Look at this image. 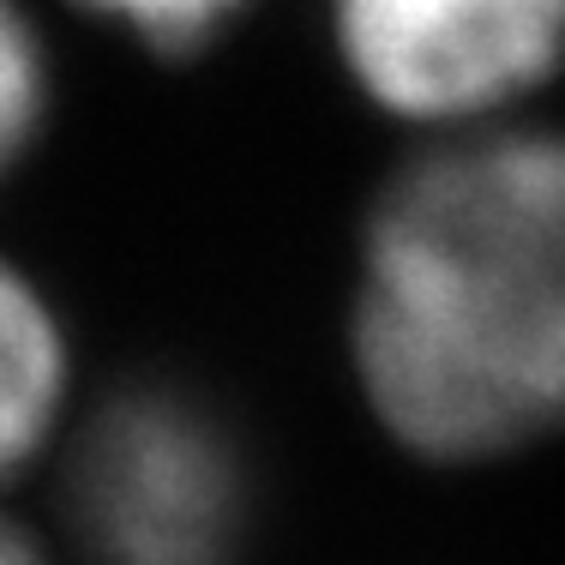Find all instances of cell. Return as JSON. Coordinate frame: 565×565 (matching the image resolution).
I'll use <instances>...</instances> for the list:
<instances>
[{"instance_id": "6da1fadb", "label": "cell", "mask_w": 565, "mask_h": 565, "mask_svg": "<svg viewBox=\"0 0 565 565\" xmlns=\"http://www.w3.org/2000/svg\"><path fill=\"white\" fill-rule=\"evenodd\" d=\"M355 367L373 415L446 463L518 451L565 422L559 132H481L385 186Z\"/></svg>"}, {"instance_id": "7a4b0ae2", "label": "cell", "mask_w": 565, "mask_h": 565, "mask_svg": "<svg viewBox=\"0 0 565 565\" xmlns=\"http://www.w3.org/2000/svg\"><path fill=\"white\" fill-rule=\"evenodd\" d=\"M61 505L90 565H228L253 488L217 403L139 380L78 422Z\"/></svg>"}, {"instance_id": "3957f363", "label": "cell", "mask_w": 565, "mask_h": 565, "mask_svg": "<svg viewBox=\"0 0 565 565\" xmlns=\"http://www.w3.org/2000/svg\"><path fill=\"white\" fill-rule=\"evenodd\" d=\"M338 43L380 109L469 127L565 61V0H331Z\"/></svg>"}, {"instance_id": "277c9868", "label": "cell", "mask_w": 565, "mask_h": 565, "mask_svg": "<svg viewBox=\"0 0 565 565\" xmlns=\"http://www.w3.org/2000/svg\"><path fill=\"white\" fill-rule=\"evenodd\" d=\"M66 409V338L55 307L19 265L0 259V476L55 439Z\"/></svg>"}, {"instance_id": "5b68a950", "label": "cell", "mask_w": 565, "mask_h": 565, "mask_svg": "<svg viewBox=\"0 0 565 565\" xmlns=\"http://www.w3.org/2000/svg\"><path fill=\"white\" fill-rule=\"evenodd\" d=\"M49 115V55L19 0H0V174L19 169Z\"/></svg>"}, {"instance_id": "8992f818", "label": "cell", "mask_w": 565, "mask_h": 565, "mask_svg": "<svg viewBox=\"0 0 565 565\" xmlns=\"http://www.w3.org/2000/svg\"><path fill=\"white\" fill-rule=\"evenodd\" d=\"M78 7L151 49H193L223 31L247 0H78Z\"/></svg>"}, {"instance_id": "52a82bcc", "label": "cell", "mask_w": 565, "mask_h": 565, "mask_svg": "<svg viewBox=\"0 0 565 565\" xmlns=\"http://www.w3.org/2000/svg\"><path fill=\"white\" fill-rule=\"evenodd\" d=\"M36 554V547L31 542H24V535L19 530H12V523L7 518H0V565H19V559H31Z\"/></svg>"}, {"instance_id": "ba28073f", "label": "cell", "mask_w": 565, "mask_h": 565, "mask_svg": "<svg viewBox=\"0 0 565 565\" xmlns=\"http://www.w3.org/2000/svg\"><path fill=\"white\" fill-rule=\"evenodd\" d=\"M19 565H36V554H31V559H19Z\"/></svg>"}]
</instances>
